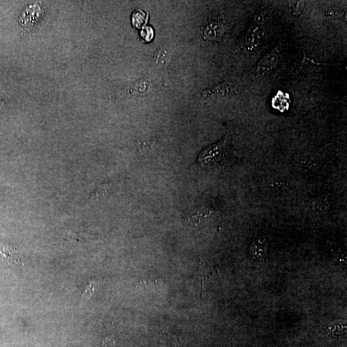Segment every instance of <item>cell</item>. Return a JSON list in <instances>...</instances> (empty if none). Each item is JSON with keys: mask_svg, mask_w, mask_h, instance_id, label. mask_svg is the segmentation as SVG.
Listing matches in <instances>:
<instances>
[{"mask_svg": "<svg viewBox=\"0 0 347 347\" xmlns=\"http://www.w3.org/2000/svg\"><path fill=\"white\" fill-rule=\"evenodd\" d=\"M230 139L227 134L221 140L203 149L198 156L199 166L207 167L223 162L228 153Z\"/></svg>", "mask_w": 347, "mask_h": 347, "instance_id": "cell-1", "label": "cell"}, {"mask_svg": "<svg viewBox=\"0 0 347 347\" xmlns=\"http://www.w3.org/2000/svg\"><path fill=\"white\" fill-rule=\"evenodd\" d=\"M279 61V53L274 50L269 51L257 64V72L259 76H265L271 74Z\"/></svg>", "mask_w": 347, "mask_h": 347, "instance_id": "cell-2", "label": "cell"}, {"mask_svg": "<svg viewBox=\"0 0 347 347\" xmlns=\"http://www.w3.org/2000/svg\"><path fill=\"white\" fill-rule=\"evenodd\" d=\"M265 34L264 26L261 23H256L251 27L245 38L246 46L254 49L259 46L263 42Z\"/></svg>", "mask_w": 347, "mask_h": 347, "instance_id": "cell-3", "label": "cell"}, {"mask_svg": "<svg viewBox=\"0 0 347 347\" xmlns=\"http://www.w3.org/2000/svg\"><path fill=\"white\" fill-rule=\"evenodd\" d=\"M261 188L269 194H277L286 189V180L279 176H266L260 182Z\"/></svg>", "mask_w": 347, "mask_h": 347, "instance_id": "cell-4", "label": "cell"}, {"mask_svg": "<svg viewBox=\"0 0 347 347\" xmlns=\"http://www.w3.org/2000/svg\"><path fill=\"white\" fill-rule=\"evenodd\" d=\"M231 92V87L230 84H221L217 87L203 92L202 100L205 102H212L224 99L230 96Z\"/></svg>", "mask_w": 347, "mask_h": 347, "instance_id": "cell-5", "label": "cell"}, {"mask_svg": "<svg viewBox=\"0 0 347 347\" xmlns=\"http://www.w3.org/2000/svg\"><path fill=\"white\" fill-rule=\"evenodd\" d=\"M268 244L263 237H258L254 240L250 247V254L253 259L261 262H266Z\"/></svg>", "mask_w": 347, "mask_h": 347, "instance_id": "cell-6", "label": "cell"}, {"mask_svg": "<svg viewBox=\"0 0 347 347\" xmlns=\"http://www.w3.org/2000/svg\"><path fill=\"white\" fill-rule=\"evenodd\" d=\"M225 31V25L220 19L211 20L206 25L204 34L206 38L211 41L220 40Z\"/></svg>", "mask_w": 347, "mask_h": 347, "instance_id": "cell-7", "label": "cell"}, {"mask_svg": "<svg viewBox=\"0 0 347 347\" xmlns=\"http://www.w3.org/2000/svg\"><path fill=\"white\" fill-rule=\"evenodd\" d=\"M295 165L298 169L304 173H311L320 167V160L313 156L303 155L295 159Z\"/></svg>", "mask_w": 347, "mask_h": 347, "instance_id": "cell-8", "label": "cell"}, {"mask_svg": "<svg viewBox=\"0 0 347 347\" xmlns=\"http://www.w3.org/2000/svg\"><path fill=\"white\" fill-rule=\"evenodd\" d=\"M331 208L329 198L325 196L317 197L310 203V210L314 214L323 216L327 213Z\"/></svg>", "mask_w": 347, "mask_h": 347, "instance_id": "cell-9", "label": "cell"}, {"mask_svg": "<svg viewBox=\"0 0 347 347\" xmlns=\"http://www.w3.org/2000/svg\"><path fill=\"white\" fill-rule=\"evenodd\" d=\"M171 53L167 49H160L154 56L156 63L160 66H165L169 63L171 60Z\"/></svg>", "mask_w": 347, "mask_h": 347, "instance_id": "cell-10", "label": "cell"}, {"mask_svg": "<svg viewBox=\"0 0 347 347\" xmlns=\"http://www.w3.org/2000/svg\"><path fill=\"white\" fill-rule=\"evenodd\" d=\"M147 19L145 18L144 13L138 10L134 12L132 16V22L134 27L141 28L146 23Z\"/></svg>", "mask_w": 347, "mask_h": 347, "instance_id": "cell-11", "label": "cell"}, {"mask_svg": "<svg viewBox=\"0 0 347 347\" xmlns=\"http://www.w3.org/2000/svg\"><path fill=\"white\" fill-rule=\"evenodd\" d=\"M151 84L147 82L146 81H141L140 82L137 83L136 85L134 86L133 88L132 89V91L136 94H143L149 92L151 89Z\"/></svg>", "mask_w": 347, "mask_h": 347, "instance_id": "cell-12", "label": "cell"}, {"mask_svg": "<svg viewBox=\"0 0 347 347\" xmlns=\"http://www.w3.org/2000/svg\"><path fill=\"white\" fill-rule=\"evenodd\" d=\"M141 37L145 42H150L154 37V31L151 27L143 28L141 31Z\"/></svg>", "mask_w": 347, "mask_h": 347, "instance_id": "cell-13", "label": "cell"}]
</instances>
